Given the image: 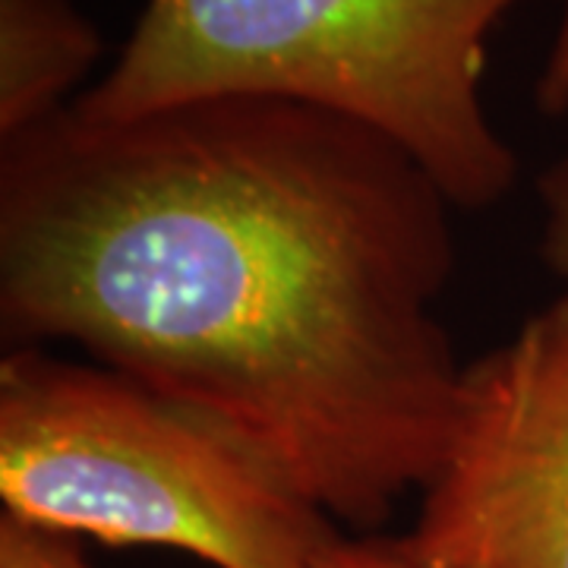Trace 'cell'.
Masks as SVG:
<instances>
[{
    "label": "cell",
    "mask_w": 568,
    "mask_h": 568,
    "mask_svg": "<svg viewBox=\"0 0 568 568\" xmlns=\"http://www.w3.org/2000/svg\"><path fill=\"white\" fill-rule=\"evenodd\" d=\"M452 212L405 149L313 104H67L0 140V328L80 347L376 528L458 410Z\"/></svg>",
    "instance_id": "1"
},
{
    "label": "cell",
    "mask_w": 568,
    "mask_h": 568,
    "mask_svg": "<svg viewBox=\"0 0 568 568\" xmlns=\"http://www.w3.org/2000/svg\"><path fill=\"white\" fill-rule=\"evenodd\" d=\"M525 0H145L114 67L73 99L123 121L212 95H268L364 123L455 209H489L518 155L484 104L489 36Z\"/></svg>",
    "instance_id": "2"
},
{
    "label": "cell",
    "mask_w": 568,
    "mask_h": 568,
    "mask_svg": "<svg viewBox=\"0 0 568 568\" xmlns=\"http://www.w3.org/2000/svg\"><path fill=\"white\" fill-rule=\"evenodd\" d=\"M0 499L29 525L215 568H310L338 534L196 414L102 364L0 361Z\"/></svg>",
    "instance_id": "3"
},
{
    "label": "cell",
    "mask_w": 568,
    "mask_h": 568,
    "mask_svg": "<svg viewBox=\"0 0 568 568\" xmlns=\"http://www.w3.org/2000/svg\"><path fill=\"white\" fill-rule=\"evenodd\" d=\"M402 540L433 568H568V294L465 364Z\"/></svg>",
    "instance_id": "4"
},
{
    "label": "cell",
    "mask_w": 568,
    "mask_h": 568,
    "mask_svg": "<svg viewBox=\"0 0 568 568\" xmlns=\"http://www.w3.org/2000/svg\"><path fill=\"white\" fill-rule=\"evenodd\" d=\"M102 54L73 0H0V140L54 118Z\"/></svg>",
    "instance_id": "5"
},
{
    "label": "cell",
    "mask_w": 568,
    "mask_h": 568,
    "mask_svg": "<svg viewBox=\"0 0 568 568\" xmlns=\"http://www.w3.org/2000/svg\"><path fill=\"white\" fill-rule=\"evenodd\" d=\"M0 568H92L82 559L77 537L0 515Z\"/></svg>",
    "instance_id": "6"
},
{
    "label": "cell",
    "mask_w": 568,
    "mask_h": 568,
    "mask_svg": "<svg viewBox=\"0 0 568 568\" xmlns=\"http://www.w3.org/2000/svg\"><path fill=\"white\" fill-rule=\"evenodd\" d=\"M540 212H544V263L566 282L568 294V152L549 164L537 181Z\"/></svg>",
    "instance_id": "7"
},
{
    "label": "cell",
    "mask_w": 568,
    "mask_h": 568,
    "mask_svg": "<svg viewBox=\"0 0 568 568\" xmlns=\"http://www.w3.org/2000/svg\"><path fill=\"white\" fill-rule=\"evenodd\" d=\"M310 568H433L414 556L402 537H342L335 534Z\"/></svg>",
    "instance_id": "8"
},
{
    "label": "cell",
    "mask_w": 568,
    "mask_h": 568,
    "mask_svg": "<svg viewBox=\"0 0 568 568\" xmlns=\"http://www.w3.org/2000/svg\"><path fill=\"white\" fill-rule=\"evenodd\" d=\"M537 108L544 114H566L568 111V0L552 51H549V61L537 82Z\"/></svg>",
    "instance_id": "9"
}]
</instances>
